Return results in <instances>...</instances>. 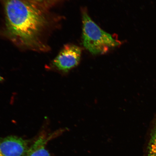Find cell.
Returning <instances> with one entry per match:
<instances>
[{"instance_id":"3","label":"cell","mask_w":156,"mask_h":156,"mask_svg":"<svg viewBox=\"0 0 156 156\" xmlns=\"http://www.w3.org/2000/svg\"><path fill=\"white\" fill-rule=\"evenodd\" d=\"M82 49L73 44H67L50 64L51 69L66 73L76 67L80 60Z\"/></svg>"},{"instance_id":"2","label":"cell","mask_w":156,"mask_h":156,"mask_svg":"<svg viewBox=\"0 0 156 156\" xmlns=\"http://www.w3.org/2000/svg\"><path fill=\"white\" fill-rule=\"evenodd\" d=\"M83 43L84 47L93 55L102 54L121 43L103 30L89 16L86 10L82 11Z\"/></svg>"},{"instance_id":"4","label":"cell","mask_w":156,"mask_h":156,"mask_svg":"<svg viewBox=\"0 0 156 156\" xmlns=\"http://www.w3.org/2000/svg\"><path fill=\"white\" fill-rule=\"evenodd\" d=\"M29 147L28 141L19 136L0 138V156H23Z\"/></svg>"},{"instance_id":"8","label":"cell","mask_w":156,"mask_h":156,"mask_svg":"<svg viewBox=\"0 0 156 156\" xmlns=\"http://www.w3.org/2000/svg\"><path fill=\"white\" fill-rule=\"evenodd\" d=\"M4 81V78L0 76V82H2Z\"/></svg>"},{"instance_id":"5","label":"cell","mask_w":156,"mask_h":156,"mask_svg":"<svg viewBox=\"0 0 156 156\" xmlns=\"http://www.w3.org/2000/svg\"><path fill=\"white\" fill-rule=\"evenodd\" d=\"M143 156H156V114L147 131Z\"/></svg>"},{"instance_id":"6","label":"cell","mask_w":156,"mask_h":156,"mask_svg":"<svg viewBox=\"0 0 156 156\" xmlns=\"http://www.w3.org/2000/svg\"><path fill=\"white\" fill-rule=\"evenodd\" d=\"M51 138L41 135L31 145L23 156H51L46 149V144Z\"/></svg>"},{"instance_id":"1","label":"cell","mask_w":156,"mask_h":156,"mask_svg":"<svg viewBox=\"0 0 156 156\" xmlns=\"http://www.w3.org/2000/svg\"><path fill=\"white\" fill-rule=\"evenodd\" d=\"M5 32L12 42L27 49L46 51V37L52 23L48 8L30 0H3Z\"/></svg>"},{"instance_id":"7","label":"cell","mask_w":156,"mask_h":156,"mask_svg":"<svg viewBox=\"0 0 156 156\" xmlns=\"http://www.w3.org/2000/svg\"><path fill=\"white\" fill-rule=\"evenodd\" d=\"M30 1L48 9L51 6L55 5L56 3H58L62 0H30Z\"/></svg>"}]
</instances>
